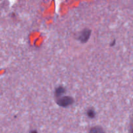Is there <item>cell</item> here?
I'll return each instance as SVG.
<instances>
[{
  "mask_svg": "<svg viewBox=\"0 0 133 133\" xmlns=\"http://www.w3.org/2000/svg\"><path fill=\"white\" fill-rule=\"evenodd\" d=\"M57 104L62 107H66L74 103V99L70 96H63L57 100Z\"/></svg>",
  "mask_w": 133,
  "mask_h": 133,
  "instance_id": "6da1fadb",
  "label": "cell"
},
{
  "mask_svg": "<svg viewBox=\"0 0 133 133\" xmlns=\"http://www.w3.org/2000/svg\"><path fill=\"white\" fill-rule=\"evenodd\" d=\"M91 35V31L90 29H85L83 31H82L81 32V33L79 34V39L81 42L85 43L87 42V41L89 39L90 36Z\"/></svg>",
  "mask_w": 133,
  "mask_h": 133,
  "instance_id": "7a4b0ae2",
  "label": "cell"
},
{
  "mask_svg": "<svg viewBox=\"0 0 133 133\" xmlns=\"http://www.w3.org/2000/svg\"><path fill=\"white\" fill-rule=\"evenodd\" d=\"M64 92L65 88L62 87H59L55 90V96H57V97H59V96H62Z\"/></svg>",
  "mask_w": 133,
  "mask_h": 133,
  "instance_id": "3957f363",
  "label": "cell"
},
{
  "mask_svg": "<svg viewBox=\"0 0 133 133\" xmlns=\"http://www.w3.org/2000/svg\"><path fill=\"white\" fill-rule=\"evenodd\" d=\"M89 133H105V132L101 127L97 126L91 129Z\"/></svg>",
  "mask_w": 133,
  "mask_h": 133,
  "instance_id": "277c9868",
  "label": "cell"
},
{
  "mask_svg": "<svg viewBox=\"0 0 133 133\" xmlns=\"http://www.w3.org/2000/svg\"><path fill=\"white\" fill-rule=\"evenodd\" d=\"M87 115H88V116L89 118H94L95 117V116H96V112H95V111L93 109H90L87 112Z\"/></svg>",
  "mask_w": 133,
  "mask_h": 133,
  "instance_id": "5b68a950",
  "label": "cell"
},
{
  "mask_svg": "<svg viewBox=\"0 0 133 133\" xmlns=\"http://www.w3.org/2000/svg\"><path fill=\"white\" fill-rule=\"evenodd\" d=\"M31 133H38V132H36V131H32V132H31Z\"/></svg>",
  "mask_w": 133,
  "mask_h": 133,
  "instance_id": "8992f818",
  "label": "cell"
}]
</instances>
